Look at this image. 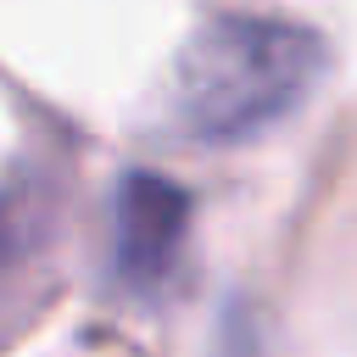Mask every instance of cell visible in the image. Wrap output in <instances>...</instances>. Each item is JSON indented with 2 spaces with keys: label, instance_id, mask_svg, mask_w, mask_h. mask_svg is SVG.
I'll return each mask as SVG.
<instances>
[{
  "label": "cell",
  "instance_id": "3",
  "mask_svg": "<svg viewBox=\"0 0 357 357\" xmlns=\"http://www.w3.org/2000/svg\"><path fill=\"white\" fill-rule=\"evenodd\" d=\"M39 251H45V218L33 212V195L28 190L0 195V318H11L17 284L28 279Z\"/></svg>",
  "mask_w": 357,
  "mask_h": 357
},
{
  "label": "cell",
  "instance_id": "2",
  "mask_svg": "<svg viewBox=\"0 0 357 357\" xmlns=\"http://www.w3.org/2000/svg\"><path fill=\"white\" fill-rule=\"evenodd\" d=\"M195 201L178 178L128 167L112 190V279L128 296H156L190 245Z\"/></svg>",
  "mask_w": 357,
  "mask_h": 357
},
{
  "label": "cell",
  "instance_id": "1",
  "mask_svg": "<svg viewBox=\"0 0 357 357\" xmlns=\"http://www.w3.org/2000/svg\"><path fill=\"white\" fill-rule=\"evenodd\" d=\"M329 50L307 22L223 11L201 22L167 84V117L195 145H240L284 123L324 78Z\"/></svg>",
  "mask_w": 357,
  "mask_h": 357
}]
</instances>
